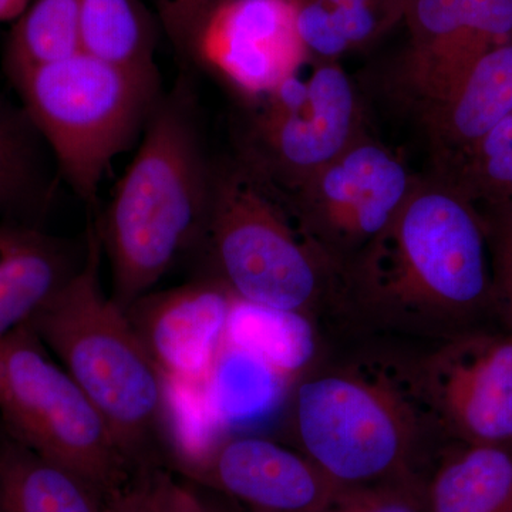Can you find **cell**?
I'll return each instance as SVG.
<instances>
[{"instance_id":"obj_15","label":"cell","mask_w":512,"mask_h":512,"mask_svg":"<svg viewBox=\"0 0 512 512\" xmlns=\"http://www.w3.org/2000/svg\"><path fill=\"white\" fill-rule=\"evenodd\" d=\"M512 113V43L487 53L446 99L420 114L434 175H444Z\"/></svg>"},{"instance_id":"obj_17","label":"cell","mask_w":512,"mask_h":512,"mask_svg":"<svg viewBox=\"0 0 512 512\" xmlns=\"http://www.w3.org/2000/svg\"><path fill=\"white\" fill-rule=\"evenodd\" d=\"M429 512H512V446L451 441L426 477Z\"/></svg>"},{"instance_id":"obj_14","label":"cell","mask_w":512,"mask_h":512,"mask_svg":"<svg viewBox=\"0 0 512 512\" xmlns=\"http://www.w3.org/2000/svg\"><path fill=\"white\" fill-rule=\"evenodd\" d=\"M237 306L231 292L205 276L148 292L126 313L167 382L198 384L214 372Z\"/></svg>"},{"instance_id":"obj_25","label":"cell","mask_w":512,"mask_h":512,"mask_svg":"<svg viewBox=\"0 0 512 512\" xmlns=\"http://www.w3.org/2000/svg\"><path fill=\"white\" fill-rule=\"evenodd\" d=\"M163 471H141L133 480L106 500V512H163L161 504Z\"/></svg>"},{"instance_id":"obj_11","label":"cell","mask_w":512,"mask_h":512,"mask_svg":"<svg viewBox=\"0 0 512 512\" xmlns=\"http://www.w3.org/2000/svg\"><path fill=\"white\" fill-rule=\"evenodd\" d=\"M409 43L397 92L423 113L446 99L487 53L512 43V0H403Z\"/></svg>"},{"instance_id":"obj_21","label":"cell","mask_w":512,"mask_h":512,"mask_svg":"<svg viewBox=\"0 0 512 512\" xmlns=\"http://www.w3.org/2000/svg\"><path fill=\"white\" fill-rule=\"evenodd\" d=\"M436 177L474 204L512 200V113L448 173Z\"/></svg>"},{"instance_id":"obj_26","label":"cell","mask_w":512,"mask_h":512,"mask_svg":"<svg viewBox=\"0 0 512 512\" xmlns=\"http://www.w3.org/2000/svg\"><path fill=\"white\" fill-rule=\"evenodd\" d=\"M220 0H178L163 25L180 52H187L188 43L205 16Z\"/></svg>"},{"instance_id":"obj_19","label":"cell","mask_w":512,"mask_h":512,"mask_svg":"<svg viewBox=\"0 0 512 512\" xmlns=\"http://www.w3.org/2000/svg\"><path fill=\"white\" fill-rule=\"evenodd\" d=\"M156 25L138 0H82L80 52L103 62L158 74Z\"/></svg>"},{"instance_id":"obj_23","label":"cell","mask_w":512,"mask_h":512,"mask_svg":"<svg viewBox=\"0 0 512 512\" xmlns=\"http://www.w3.org/2000/svg\"><path fill=\"white\" fill-rule=\"evenodd\" d=\"M476 205L487 235L495 319L512 333V200Z\"/></svg>"},{"instance_id":"obj_31","label":"cell","mask_w":512,"mask_h":512,"mask_svg":"<svg viewBox=\"0 0 512 512\" xmlns=\"http://www.w3.org/2000/svg\"><path fill=\"white\" fill-rule=\"evenodd\" d=\"M208 505H210L211 512H235L234 510H231V508H228L227 505L215 503V500H207Z\"/></svg>"},{"instance_id":"obj_2","label":"cell","mask_w":512,"mask_h":512,"mask_svg":"<svg viewBox=\"0 0 512 512\" xmlns=\"http://www.w3.org/2000/svg\"><path fill=\"white\" fill-rule=\"evenodd\" d=\"M349 339L296 379L286 419L293 447L340 488L427 476L451 441L417 382L414 348Z\"/></svg>"},{"instance_id":"obj_9","label":"cell","mask_w":512,"mask_h":512,"mask_svg":"<svg viewBox=\"0 0 512 512\" xmlns=\"http://www.w3.org/2000/svg\"><path fill=\"white\" fill-rule=\"evenodd\" d=\"M417 178L394 151L366 134L282 197L302 231L342 275L390 224Z\"/></svg>"},{"instance_id":"obj_10","label":"cell","mask_w":512,"mask_h":512,"mask_svg":"<svg viewBox=\"0 0 512 512\" xmlns=\"http://www.w3.org/2000/svg\"><path fill=\"white\" fill-rule=\"evenodd\" d=\"M417 382L448 440L512 446V333L476 330L414 348Z\"/></svg>"},{"instance_id":"obj_27","label":"cell","mask_w":512,"mask_h":512,"mask_svg":"<svg viewBox=\"0 0 512 512\" xmlns=\"http://www.w3.org/2000/svg\"><path fill=\"white\" fill-rule=\"evenodd\" d=\"M161 504L163 512H211L207 498L191 485L177 483L165 473L161 480Z\"/></svg>"},{"instance_id":"obj_4","label":"cell","mask_w":512,"mask_h":512,"mask_svg":"<svg viewBox=\"0 0 512 512\" xmlns=\"http://www.w3.org/2000/svg\"><path fill=\"white\" fill-rule=\"evenodd\" d=\"M101 242L87 232L82 268L30 319L57 362L109 424L128 461L154 470L167 421V380L124 309L100 284Z\"/></svg>"},{"instance_id":"obj_1","label":"cell","mask_w":512,"mask_h":512,"mask_svg":"<svg viewBox=\"0 0 512 512\" xmlns=\"http://www.w3.org/2000/svg\"><path fill=\"white\" fill-rule=\"evenodd\" d=\"M491 322L483 217L447 181L419 175L390 224L343 269L339 329L423 348Z\"/></svg>"},{"instance_id":"obj_6","label":"cell","mask_w":512,"mask_h":512,"mask_svg":"<svg viewBox=\"0 0 512 512\" xmlns=\"http://www.w3.org/2000/svg\"><path fill=\"white\" fill-rule=\"evenodd\" d=\"M8 74L67 183L92 204L111 161L156 109L158 74L133 72L84 52Z\"/></svg>"},{"instance_id":"obj_13","label":"cell","mask_w":512,"mask_h":512,"mask_svg":"<svg viewBox=\"0 0 512 512\" xmlns=\"http://www.w3.org/2000/svg\"><path fill=\"white\" fill-rule=\"evenodd\" d=\"M191 483L252 512H320L340 488L305 454L259 436H231L180 458Z\"/></svg>"},{"instance_id":"obj_28","label":"cell","mask_w":512,"mask_h":512,"mask_svg":"<svg viewBox=\"0 0 512 512\" xmlns=\"http://www.w3.org/2000/svg\"><path fill=\"white\" fill-rule=\"evenodd\" d=\"M330 8H382V6H403V0H319Z\"/></svg>"},{"instance_id":"obj_3","label":"cell","mask_w":512,"mask_h":512,"mask_svg":"<svg viewBox=\"0 0 512 512\" xmlns=\"http://www.w3.org/2000/svg\"><path fill=\"white\" fill-rule=\"evenodd\" d=\"M212 168L202 153L190 92L158 101L136 157L97 222L121 309L153 291L175 262L200 248L211 207Z\"/></svg>"},{"instance_id":"obj_7","label":"cell","mask_w":512,"mask_h":512,"mask_svg":"<svg viewBox=\"0 0 512 512\" xmlns=\"http://www.w3.org/2000/svg\"><path fill=\"white\" fill-rule=\"evenodd\" d=\"M0 430L104 498L138 474L99 410L29 322L0 340Z\"/></svg>"},{"instance_id":"obj_24","label":"cell","mask_w":512,"mask_h":512,"mask_svg":"<svg viewBox=\"0 0 512 512\" xmlns=\"http://www.w3.org/2000/svg\"><path fill=\"white\" fill-rule=\"evenodd\" d=\"M426 477L412 476L366 487L345 488L320 512H429Z\"/></svg>"},{"instance_id":"obj_5","label":"cell","mask_w":512,"mask_h":512,"mask_svg":"<svg viewBox=\"0 0 512 512\" xmlns=\"http://www.w3.org/2000/svg\"><path fill=\"white\" fill-rule=\"evenodd\" d=\"M200 248L238 302L303 322L340 325L342 275L299 227L281 194L238 163L212 168Z\"/></svg>"},{"instance_id":"obj_12","label":"cell","mask_w":512,"mask_h":512,"mask_svg":"<svg viewBox=\"0 0 512 512\" xmlns=\"http://www.w3.org/2000/svg\"><path fill=\"white\" fill-rule=\"evenodd\" d=\"M185 53L255 103L311 62L293 0H220Z\"/></svg>"},{"instance_id":"obj_29","label":"cell","mask_w":512,"mask_h":512,"mask_svg":"<svg viewBox=\"0 0 512 512\" xmlns=\"http://www.w3.org/2000/svg\"><path fill=\"white\" fill-rule=\"evenodd\" d=\"M32 0H0V22L18 20Z\"/></svg>"},{"instance_id":"obj_16","label":"cell","mask_w":512,"mask_h":512,"mask_svg":"<svg viewBox=\"0 0 512 512\" xmlns=\"http://www.w3.org/2000/svg\"><path fill=\"white\" fill-rule=\"evenodd\" d=\"M82 264L66 242L42 229L0 224V340L30 322Z\"/></svg>"},{"instance_id":"obj_18","label":"cell","mask_w":512,"mask_h":512,"mask_svg":"<svg viewBox=\"0 0 512 512\" xmlns=\"http://www.w3.org/2000/svg\"><path fill=\"white\" fill-rule=\"evenodd\" d=\"M106 500L72 471L0 434V512H106Z\"/></svg>"},{"instance_id":"obj_22","label":"cell","mask_w":512,"mask_h":512,"mask_svg":"<svg viewBox=\"0 0 512 512\" xmlns=\"http://www.w3.org/2000/svg\"><path fill=\"white\" fill-rule=\"evenodd\" d=\"M28 117L0 97V211L23 204L36 181V160Z\"/></svg>"},{"instance_id":"obj_20","label":"cell","mask_w":512,"mask_h":512,"mask_svg":"<svg viewBox=\"0 0 512 512\" xmlns=\"http://www.w3.org/2000/svg\"><path fill=\"white\" fill-rule=\"evenodd\" d=\"M82 0H32L13 26L6 46L8 73L80 52Z\"/></svg>"},{"instance_id":"obj_8","label":"cell","mask_w":512,"mask_h":512,"mask_svg":"<svg viewBox=\"0 0 512 512\" xmlns=\"http://www.w3.org/2000/svg\"><path fill=\"white\" fill-rule=\"evenodd\" d=\"M309 64L308 72L256 101L241 147L239 161L281 195L298 190L367 134L352 77L339 62Z\"/></svg>"},{"instance_id":"obj_30","label":"cell","mask_w":512,"mask_h":512,"mask_svg":"<svg viewBox=\"0 0 512 512\" xmlns=\"http://www.w3.org/2000/svg\"><path fill=\"white\" fill-rule=\"evenodd\" d=\"M158 12H160L161 23L173 12L178 0H156Z\"/></svg>"}]
</instances>
